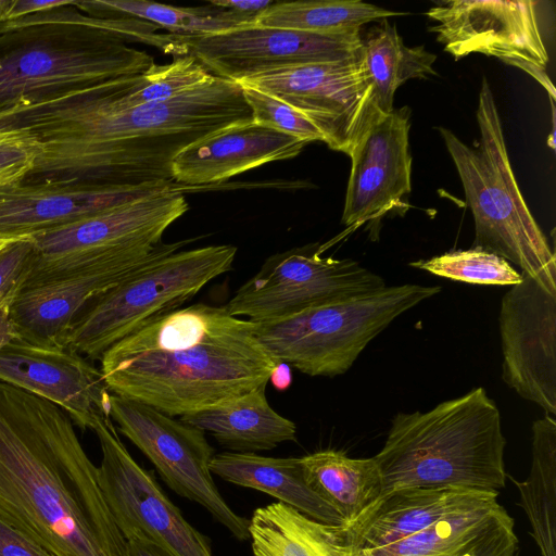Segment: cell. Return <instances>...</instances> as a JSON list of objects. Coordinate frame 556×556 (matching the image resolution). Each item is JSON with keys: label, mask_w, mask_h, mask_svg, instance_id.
Returning <instances> with one entry per match:
<instances>
[{"label": "cell", "mask_w": 556, "mask_h": 556, "mask_svg": "<svg viewBox=\"0 0 556 556\" xmlns=\"http://www.w3.org/2000/svg\"><path fill=\"white\" fill-rule=\"evenodd\" d=\"M112 80L0 112V130L24 132L39 147L23 181L112 187L174 182L172 161L182 149L253 122L233 80L213 76L172 99L128 109L111 102Z\"/></svg>", "instance_id": "cell-1"}, {"label": "cell", "mask_w": 556, "mask_h": 556, "mask_svg": "<svg viewBox=\"0 0 556 556\" xmlns=\"http://www.w3.org/2000/svg\"><path fill=\"white\" fill-rule=\"evenodd\" d=\"M0 517L56 556L125 551L71 417L1 381Z\"/></svg>", "instance_id": "cell-2"}, {"label": "cell", "mask_w": 556, "mask_h": 556, "mask_svg": "<svg viewBox=\"0 0 556 556\" xmlns=\"http://www.w3.org/2000/svg\"><path fill=\"white\" fill-rule=\"evenodd\" d=\"M112 394L170 417L224 404L267 384L276 366L254 324L204 303L175 309L100 358Z\"/></svg>", "instance_id": "cell-3"}, {"label": "cell", "mask_w": 556, "mask_h": 556, "mask_svg": "<svg viewBox=\"0 0 556 556\" xmlns=\"http://www.w3.org/2000/svg\"><path fill=\"white\" fill-rule=\"evenodd\" d=\"M0 33V112L50 100L155 63L128 36L73 5L11 22Z\"/></svg>", "instance_id": "cell-4"}, {"label": "cell", "mask_w": 556, "mask_h": 556, "mask_svg": "<svg viewBox=\"0 0 556 556\" xmlns=\"http://www.w3.org/2000/svg\"><path fill=\"white\" fill-rule=\"evenodd\" d=\"M505 446L500 410L478 387L425 413H397L374 459L382 494L405 488L500 493L508 476Z\"/></svg>", "instance_id": "cell-5"}, {"label": "cell", "mask_w": 556, "mask_h": 556, "mask_svg": "<svg viewBox=\"0 0 556 556\" xmlns=\"http://www.w3.org/2000/svg\"><path fill=\"white\" fill-rule=\"evenodd\" d=\"M480 138L473 146L446 128L439 132L455 164L475 222L473 247L517 265L556 294V257L515 178L494 96L485 78L479 93Z\"/></svg>", "instance_id": "cell-6"}, {"label": "cell", "mask_w": 556, "mask_h": 556, "mask_svg": "<svg viewBox=\"0 0 556 556\" xmlns=\"http://www.w3.org/2000/svg\"><path fill=\"white\" fill-rule=\"evenodd\" d=\"M440 291L439 286H386L282 319L253 323L255 336L275 362L308 376L334 377L348 371L396 317Z\"/></svg>", "instance_id": "cell-7"}, {"label": "cell", "mask_w": 556, "mask_h": 556, "mask_svg": "<svg viewBox=\"0 0 556 556\" xmlns=\"http://www.w3.org/2000/svg\"><path fill=\"white\" fill-rule=\"evenodd\" d=\"M230 244L179 250L161 257L92 300L78 315L65 346L99 359L119 340L178 309L204 286L229 271Z\"/></svg>", "instance_id": "cell-8"}, {"label": "cell", "mask_w": 556, "mask_h": 556, "mask_svg": "<svg viewBox=\"0 0 556 556\" xmlns=\"http://www.w3.org/2000/svg\"><path fill=\"white\" fill-rule=\"evenodd\" d=\"M184 190L179 185L31 236L34 258L25 287L155 247L188 211Z\"/></svg>", "instance_id": "cell-9"}, {"label": "cell", "mask_w": 556, "mask_h": 556, "mask_svg": "<svg viewBox=\"0 0 556 556\" xmlns=\"http://www.w3.org/2000/svg\"><path fill=\"white\" fill-rule=\"evenodd\" d=\"M318 243L268 257L224 305L252 323L282 319L386 287L382 277L351 258L321 256Z\"/></svg>", "instance_id": "cell-10"}, {"label": "cell", "mask_w": 556, "mask_h": 556, "mask_svg": "<svg viewBox=\"0 0 556 556\" xmlns=\"http://www.w3.org/2000/svg\"><path fill=\"white\" fill-rule=\"evenodd\" d=\"M110 417L178 495L203 506L239 541L250 539L249 520L225 502L213 480L214 448L201 430L143 403L111 394Z\"/></svg>", "instance_id": "cell-11"}, {"label": "cell", "mask_w": 556, "mask_h": 556, "mask_svg": "<svg viewBox=\"0 0 556 556\" xmlns=\"http://www.w3.org/2000/svg\"><path fill=\"white\" fill-rule=\"evenodd\" d=\"M237 83L286 102L317 127L330 149L348 155L380 113L361 51L350 59L280 68Z\"/></svg>", "instance_id": "cell-12"}, {"label": "cell", "mask_w": 556, "mask_h": 556, "mask_svg": "<svg viewBox=\"0 0 556 556\" xmlns=\"http://www.w3.org/2000/svg\"><path fill=\"white\" fill-rule=\"evenodd\" d=\"M102 452L98 483L121 533L142 536L172 556H213L208 538L193 528L121 441L111 418L97 420Z\"/></svg>", "instance_id": "cell-13"}, {"label": "cell", "mask_w": 556, "mask_h": 556, "mask_svg": "<svg viewBox=\"0 0 556 556\" xmlns=\"http://www.w3.org/2000/svg\"><path fill=\"white\" fill-rule=\"evenodd\" d=\"M532 0H452L427 12L430 30L455 59L471 53L494 56L535 78L555 98L549 61Z\"/></svg>", "instance_id": "cell-14"}, {"label": "cell", "mask_w": 556, "mask_h": 556, "mask_svg": "<svg viewBox=\"0 0 556 556\" xmlns=\"http://www.w3.org/2000/svg\"><path fill=\"white\" fill-rule=\"evenodd\" d=\"M174 37L185 55L193 56L212 75L236 83L280 68L350 59L362 48L361 29L316 34L253 24L218 34Z\"/></svg>", "instance_id": "cell-15"}, {"label": "cell", "mask_w": 556, "mask_h": 556, "mask_svg": "<svg viewBox=\"0 0 556 556\" xmlns=\"http://www.w3.org/2000/svg\"><path fill=\"white\" fill-rule=\"evenodd\" d=\"M188 242L161 241L151 249L25 287L4 317L5 333L30 343L66 348L72 325L92 300Z\"/></svg>", "instance_id": "cell-16"}, {"label": "cell", "mask_w": 556, "mask_h": 556, "mask_svg": "<svg viewBox=\"0 0 556 556\" xmlns=\"http://www.w3.org/2000/svg\"><path fill=\"white\" fill-rule=\"evenodd\" d=\"M522 274V273H521ZM502 378L525 400L556 414V294L522 274L501 302Z\"/></svg>", "instance_id": "cell-17"}, {"label": "cell", "mask_w": 556, "mask_h": 556, "mask_svg": "<svg viewBox=\"0 0 556 556\" xmlns=\"http://www.w3.org/2000/svg\"><path fill=\"white\" fill-rule=\"evenodd\" d=\"M0 381L62 408L83 431L110 417L111 392L100 369L62 346L30 343L4 333Z\"/></svg>", "instance_id": "cell-18"}, {"label": "cell", "mask_w": 556, "mask_h": 556, "mask_svg": "<svg viewBox=\"0 0 556 556\" xmlns=\"http://www.w3.org/2000/svg\"><path fill=\"white\" fill-rule=\"evenodd\" d=\"M409 117L408 106L378 113L354 146L342 214L345 226L379 218L410 192Z\"/></svg>", "instance_id": "cell-19"}, {"label": "cell", "mask_w": 556, "mask_h": 556, "mask_svg": "<svg viewBox=\"0 0 556 556\" xmlns=\"http://www.w3.org/2000/svg\"><path fill=\"white\" fill-rule=\"evenodd\" d=\"M177 186L173 181L125 187L74 181L0 186V240L30 238Z\"/></svg>", "instance_id": "cell-20"}, {"label": "cell", "mask_w": 556, "mask_h": 556, "mask_svg": "<svg viewBox=\"0 0 556 556\" xmlns=\"http://www.w3.org/2000/svg\"><path fill=\"white\" fill-rule=\"evenodd\" d=\"M497 496L482 492L409 536L352 556H518L514 518Z\"/></svg>", "instance_id": "cell-21"}, {"label": "cell", "mask_w": 556, "mask_h": 556, "mask_svg": "<svg viewBox=\"0 0 556 556\" xmlns=\"http://www.w3.org/2000/svg\"><path fill=\"white\" fill-rule=\"evenodd\" d=\"M305 142L254 122L205 136L172 161L174 182L188 187L217 184L269 162L295 157Z\"/></svg>", "instance_id": "cell-22"}, {"label": "cell", "mask_w": 556, "mask_h": 556, "mask_svg": "<svg viewBox=\"0 0 556 556\" xmlns=\"http://www.w3.org/2000/svg\"><path fill=\"white\" fill-rule=\"evenodd\" d=\"M482 492L463 488H405L380 495L356 518L342 525L352 551L387 546L409 536Z\"/></svg>", "instance_id": "cell-23"}, {"label": "cell", "mask_w": 556, "mask_h": 556, "mask_svg": "<svg viewBox=\"0 0 556 556\" xmlns=\"http://www.w3.org/2000/svg\"><path fill=\"white\" fill-rule=\"evenodd\" d=\"M210 471L233 484L262 491L320 522L342 526V516L307 484L301 457H267L256 453L214 454Z\"/></svg>", "instance_id": "cell-24"}, {"label": "cell", "mask_w": 556, "mask_h": 556, "mask_svg": "<svg viewBox=\"0 0 556 556\" xmlns=\"http://www.w3.org/2000/svg\"><path fill=\"white\" fill-rule=\"evenodd\" d=\"M266 386L224 404L180 416V420L207 432L224 447L255 453L295 441V424L268 403Z\"/></svg>", "instance_id": "cell-25"}, {"label": "cell", "mask_w": 556, "mask_h": 556, "mask_svg": "<svg viewBox=\"0 0 556 556\" xmlns=\"http://www.w3.org/2000/svg\"><path fill=\"white\" fill-rule=\"evenodd\" d=\"M249 534L254 556H352L342 526L317 521L281 502L255 509Z\"/></svg>", "instance_id": "cell-26"}, {"label": "cell", "mask_w": 556, "mask_h": 556, "mask_svg": "<svg viewBox=\"0 0 556 556\" xmlns=\"http://www.w3.org/2000/svg\"><path fill=\"white\" fill-rule=\"evenodd\" d=\"M301 464L309 488L342 516L344 523L382 494V479L374 457L352 458L343 452L326 450L301 457Z\"/></svg>", "instance_id": "cell-27"}, {"label": "cell", "mask_w": 556, "mask_h": 556, "mask_svg": "<svg viewBox=\"0 0 556 556\" xmlns=\"http://www.w3.org/2000/svg\"><path fill=\"white\" fill-rule=\"evenodd\" d=\"M361 55L372 89L374 105L382 114L393 110L394 92L404 81L435 75L437 56L424 46L406 47L388 20L380 21L362 37Z\"/></svg>", "instance_id": "cell-28"}, {"label": "cell", "mask_w": 556, "mask_h": 556, "mask_svg": "<svg viewBox=\"0 0 556 556\" xmlns=\"http://www.w3.org/2000/svg\"><path fill=\"white\" fill-rule=\"evenodd\" d=\"M532 462L529 476L516 485L520 507L531 526L541 556H556V420L549 415L532 425Z\"/></svg>", "instance_id": "cell-29"}, {"label": "cell", "mask_w": 556, "mask_h": 556, "mask_svg": "<svg viewBox=\"0 0 556 556\" xmlns=\"http://www.w3.org/2000/svg\"><path fill=\"white\" fill-rule=\"evenodd\" d=\"M74 8L99 18H137L165 28L169 34L202 36L255 24L257 15L218 7L182 8L147 0L75 1Z\"/></svg>", "instance_id": "cell-30"}, {"label": "cell", "mask_w": 556, "mask_h": 556, "mask_svg": "<svg viewBox=\"0 0 556 556\" xmlns=\"http://www.w3.org/2000/svg\"><path fill=\"white\" fill-rule=\"evenodd\" d=\"M403 14L359 0L274 2L256 16L255 25L338 34L357 30L369 22Z\"/></svg>", "instance_id": "cell-31"}, {"label": "cell", "mask_w": 556, "mask_h": 556, "mask_svg": "<svg viewBox=\"0 0 556 556\" xmlns=\"http://www.w3.org/2000/svg\"><path fill=\"white\" fill-rule=\"evenodd\" d=\"M213 76L193 56H174L168 64H154L142 74L113 79L110 99L121 109L160 102L189 91Z\"/></svg>", "instance_id": "cell-32"}, {"label": "cell", "mask_w": 556, "mask_h": 556, "mask_svg": "<svg viewBox=\"0 0 556 556\" xmlns=\"http://www.w3.org/2000/svg\"><path fill=\"white\" fill-rule=\"evenodd\" d=\"M409 265L440 277L472 285L514 286L522 279V274L505 258L476 247L450 251Z\"/></svg>", "instance_id": "cell-33"}, {"label": "cell", "mask_w": 556, "mask_h": 556, "mask_svg": "<svg viewBox=\"0 0 556 556\" xmlns=\"http://www.w3.org/2000/svg\"><path fill=\"white\" fill-rule=\"evenodd\" d=\"M243 97L252 111L253 122L292 136L305 143L324 141L317 127L302 113L268 93L241 86Z\"/></svg>", "instance_id": "cell-34"}, {"label": "cell", "mask_w": 556, "mask_h": 556, "mask_svg": "<svg viewBox=\"0 0 556 556\" xmlns=\"http://www.w3.org/2000/svg\"><path fill=\"white\" fill-rule=\"evenodd\" d=\"M34 258L30 238L11 240L0 251V316L9 309L28 280Z\"/></svg>", "instance_id": "cell-35"}, {"label": "cell", "mask_w": 556, "mask_h": 556, "mask_svg": "<svg viewBox=\"0 0 556 556\" xmlns=\"http://www.w3.org/2000/svg\"><path fill=\"white\" fill-rule=\"evenodd\" d=\"M39 154L37 142L17 130H0V186L23 181Z\"/></svg>", "instance_id": "cell-36"}, {"label": "cell", "mask_w": 556, "mask_h": 556, "mask_svg": "<svg viewBox=\"0 0 556 556\" xmlns=\"http://www.w3.org/2000/svg\"><path fill=\"white\" fill-rule=\"evenodd\" d=\"M0 556H56L0 517Z\"/></svg>", "instance_id": "cell-37"}, {"label": "cell", "mask_w": 556, "mask_h": 556, "mask_svg": "<svg viewBox=\"0 0 556 556\" xmlns=\"http://www.w3.org/2000/svg\"><path fill=\"white\" fill-rule=\"evenodd\" d=\"M75 0H0L1 25L62 7L74 5Z\"/></svg>", "instance_id": "cell-38"}, {"label": "cell", "mask_w": 556, "mask_h": 556, "mask_svg": "<svg viewBox=\"0 0 556 556\" xmlns=\"http://www.w3.org/2000/svg\"><path fill=\"white\" fill-rule=\"evenodd\" d=\"M273 0H211L214 7L235 11L242 14L258 15L261 12L270 7Z\"/></svg>", "instance_id": "cell-39"}, {"label": "cell", "mask_w": 556, "mask_h": 556, "mask_svg": "<svg viewBox=\"0 0 556 556\" xmlns=\"http://www.w3.org/2000/svg\"><path fill=\"white\" fill-rule=\"evenodd\" d=\"M123 556H172L166 551L149 540L134 535L126 540Z\"/></svg>", "instance_id": "cell-40"}, {"label": "cell", "mask_w": 556, "mask_h": 556, "mask_svg": "<svg viewBox=\"0 0 556 556\" xmlns=\"http://www.w3.org/2000/svg\"><path fill=\"white\" fill-rule=\"evenodd\" d=\"M268 381H270L273 387L278 391L287 390L292 383L291 367L286 363H277Z\"/></svg>", "instance_id": "cell-41"}, {"label": "cell", "mask_w": 556, "mask_h": 556, "mask_svg": "<svg viewBox=\"0 0 556 556\" xmlns=\"http://www.w3.org/2000/svg\"><path fill=\"white\" fill-rule=\"evenodd\" d=\"M11 241V240H10ZM9 243L7 240H0V251Z\"/></svg>", "instance_id": "cell-42"}, {"label": "cell", "mask_w": 556, "mask_h": 556, "mask_svg": "<svg viewBox=\"0 0 556 556\" xmlns=\"http://www.w3.org/2000/svg\"><path fill=\"white\" fill-rule=\"evenodd\" d=\"M0 25H1V20H0Z\"/></svg>", "instance_id": "cell-43"}]
</instances>
